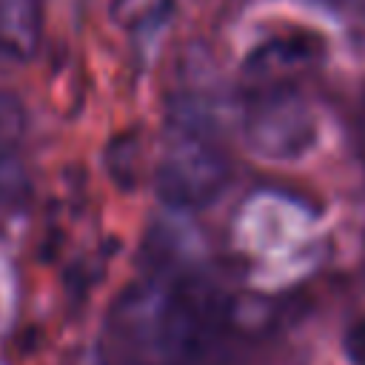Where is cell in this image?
I'll list each match as a JSON object with an SVG mask.
<instances>
[{
    "instance_id": "obj_7",
    "label": "cell",
    "mask_w": 365,
    "mask_h": 365,
    "mask_svg": "<svg viewBox=\"0 0 365 365\" xmlns=\"http://www.w3.org/2000/svg\"><path fill=\"white\" fill-rule=\"evenodd\" d=\"M356 9H359V11L365 14V0H356Z\"/></svg>"
},
{
    "instance_id": "obj_2",
    "label": "cell",
    "mask_w": 365,
    "mask_h": 365,
    "mask_svg": "<svg viewBox=\"0 0 365 365\" xmlns=\"http://www.w3.org/2000/svg\"><path fill=\"white\" fill-rule=\"evenodd\" d=\"M242 137L257 157L299 160L317 143V117L297 86H259L245 103Z\"/></svg>"
},
{
    "instance_id": "obj_5",
    "label": "cell",
    "mask_w": 365,
    "mask_h": 365,
    "mask_svg": "<svg viewBox=\"0 0 365 365\" xmlns=\"http://www.w3.org/2000/svg\"><path fill=\"white\" fill-rule=\"evenodd\" d=\"M23 128H26V114L20 100L9 91H0V163L9 160V154L17 148Z\"/></svg>"
},
{
    "instance_id": "obj_6",
    "label": "cell",
    "mask_w": 365,
    "mask_h": 365,
    "mask_svg": "<svg viewBox=\"0 0 365 365\" xmlns=\"http://www.w3.org/2000/svg\"><path fill=\"white\" fill-rule=\"evenodd\" d=\"M345 348H348V356L354 365H365V319L351 325V331L345 336Z\"/></svg>"
},
{
    "instance_id": "obj_1",
    "label": "cell",
    "mask_w": 365,
    "mask_h": 365,
    "mask_svg": "<svg viewBox=\"0 0 365 365\" xmlns=\"http://www.w3.org/2000/svg\"><path fill=\"white\" fill-rule=\"evenodd\" d=\"M228 174V157L211 128L188 111L174 114L154 171L157 197L171 208H200L225 188Z\"/></svg>"
},
{
    "instance_id": "obj_4",
    "label": "cell",
    "mask_w": 365,
    "mask_h": 365,
    "mask_svg": "<svg viewBox=\"0 0 365 365\" xmlns=\"http://www.w3.org/2000/svg\"><path fill=\"white\" fill-rule=\"evenodd\" d=\"M43 0H0V51L31 60L43 43Z\"/></svg>"
},
{
    "instance_id": "obj_3",
    "label": "cell",
    "mask_w": 365,
    "mask_h": 365,
    "mask_svg": "<svg viewBox=\"0 0 365 365\" xmlns=\"http://www.w3.org/2000/svg\"><path fill=\"white\" fill-rule=\"evenodd\" d=\"M322 57V43L311 34L271 37L254 48L245 60V74L254 88L259 86H294V77Z\"/></svg>"
}]
</instances>
